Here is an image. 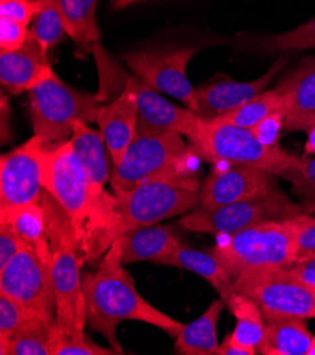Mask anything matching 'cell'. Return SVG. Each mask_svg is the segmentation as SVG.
Returning a JSON list of instances; mask_svg holds the SVG:
<instances>
[{
	"label": "cell",
	"instance_id": "8d00e7d4",
	"mask_svg": "<svg viewBox=\"0 0 315 355\" xmlns=\"http://www.w3.org/2000/svg\"><path fill=\"white\" fill-rule=\"evenodd\" d=\"M315 259V218L309 214L301 217L297 238V262Z\"/></svg>",
	"mask_w": 315,
	"mask_h": 355
},
{
	"label": "cell",
	"instance_id": "8fae6325",
	"mask_svg": "<svg viewBox=\"0 0 315 355\" xmlns=\"http://www.w3.org/2000/svg\"><path fill=\"white\" fill-rule=\"evenodd\" d=\"M201 49V46H184L136 50L125 53L123 61L134 77L154 91L179 99L198 115L197 89L187 77V67Z\"/></svg>",
	"mask_w": 315,
	"mask_h": 355
},
{
	"label": "cell",
	"instance_id": "44dd1931",
	"mask_svg": "<svg viewBox=\"0 0 315 355\" xmlns=\"http://www.w3.org/2000/svg\"><path fill=\"white\" fill-rule=\"evenodd\" d=\"M160 265L186 269L201 276L217 291L226 306L236 295L231 273L213 251H198L180 242L174 248L172 252L161 261Z\"/></svg>",
	"mask_w": 315,
	"mask_h": 355
},
{
	"label": "cell",
	"instance_id": "2e32d148",
	"mask_svg": "<svg viewBox=\"0 0 315 355\" xmlns=\"http://www.w3.org/2000/svg\"><path fill=\"white\" fill-rule=\"evenodd\" d=\"M289 64V55L280 54L266 73L252 81H209L197 89L198 116L208 122L219 119L242 105L258 96L271 84V81L282 73Z\"/></svg>",
	"mask_w": 315,
	"mask_h": 355
},
{
	"label": "cell",
	"instance_id": "4316f807",
	"mask_svg": "<svg viewBox=\"0 0 315 355\" xmlns=\"http://www.w3.org/2000/svg\"><path fill=\"white\" fill-rule=\"evenodd\" d=\"M226 309H229L236 318V324L231 336L236 341L258 349L264 333V317L260 307L251 299L236 292Z\"/></svg>",
	"mask_w": 315,
	"mask_h": 355
},
{
	"label": "cell",
	"instance_id": "f35d334b",
	"mask_svg": "<svg viewBox=\"0 0 315 355\" xmlns=\"http://www.w3.org/2000/svg\"><path fill=\"white\" fill-rule=\"evenodd\" d=\"M258 349L249 345H244L236 341L231 334L226 336L222 344H219L217 349V355H255Z\"/></svg>",
	"mask_w": 315,
	"mask_h": 355
},
{
	"label": "cell",
	"instance_id": "7bdbcfd3",
	"mask_svg": "<svg viewBox=\"0 0 315 355\" xmlns=\"http://www.w3.org/2000/svg\"><path fill=\"white\" fill-rule=\"evenodd\" d=\"M138 2H143V0H111L109 3V8L111 10H122V9H126L127 6H132L134 3H138Z\"/></svg>",
	"mask_w": 315,
	"mask_h": 355
},
{
	"label": "cell",
	"instance_id": "603a6c76",
	"mask_svg": "<svg viewBox=\"0 0 315 355\" xmlns=\"http://www.w3.org/2000/svg\"><path fill=\"white\" fill-rule=\"evenodd\" d=\"M65 33L77 46V55L85 58L100 43L96 24V0H58Z\"/></svg>",
	"mask_w": 315,
	"mask_h": 355
},
{
	"label": "cell",
	"instance_id": "d590c367",
	"mask_svg": "<svg viewBox=\"0 0 315 355\" xmlns=\"http://www.w3.org/2000/svg\"><path fill=\"white\" fill-rule=\"evenodd\" d=\"M37 10V0H0V17L20 21L28 27Z\"/></svg>",
	"mask_w": 315,
	"mask_h": 355
},
{
	"label": "cell",
	"instance_id": "9c48e42d",
	"mask_svg": "<svg viewBox=\"0 0 315 355\" xmlns=\"http://www.w3.org/2000/svg\"><path fill=\"white\" fill-rule=\"evenodd\" d=\"M305 214L282 189H274L264 197L240 201L218 208L197 205L180 220V227L209 235H231L248 227L271 221L289 220Z\"/></svg>",
	"mask_w": 315,
	"mask_h": 355
},
{
	"label": "cell",
	"instance_id": "d6a6232c",
	"mask_svg": "<svg viewBox=\"0 0 315 355\" xmlns=\"http://www.w3.org/2000/svg\"><path fill=\"white\" fill-rule=\"evenodd\" d=\"M28 37V26L0 17V53L20 50Z\"/></svg>",
	"mask_w": 315,
	"mask_h": 355
},
{
	"label": "cell",
	"instance_id": "74e56055",
	"mask_svg": "<svg viewBox=\"0 0 315 355\" xmlns=\"http://www.w3.org/2000/svg\"><path fill=\"white\" fill-rule=\"evenodd\" d=\"M26 245L17 231L8 223H0V269L19 254Z\"/></svg>",
	"mask_w": 315,
	"mask_h": 355
},
{
	"label": "cell",
	"instance_id": "ba28073f",
	"mask_svg": "<svg viewBox=\"0 0 315 355\" xmlns=\"http://www.w3.org/2000/svg\"><path fill=\"white\" fill-rule=\"evenodd\" d=\"M199 159L179 133L146 136L137 133L123 160L112 167L111 186L115 194L126 193L157 177L188 171Z\"/></svg>",
	"mask_w": 315,
	"mask_h": 355
},
{
	"label": "cell",
	"instance_id": "83f0119b",
	"mask_svg": "<svg viewBox=\"0 0 315 355\" xmlns=\"http://www.w3.org/2000/svg\"><path fill=\"white\" fill-rule=\"evenodd\" d=\"M277 111H285V95L278 87L274 89L263 91L249 102L242 105L240 108L219 118V121L252 129L266 116Z\"/></svg>",
	"mask_w": 315,
	"mask_h": 355
},
{
	"label": "cell",
	"instance_id": "6da1fadb",
	"mask_svg": "<svg viewBox=\"0 0 315 355\" xmlns=\"http://www.w3.org/2000/svg\"><path fill=\"white\" fill-rule=\"evenodd\" d=\"M87 326L102 334L118 352L125 354L116 329L122 322H142L177 338L184 324L150 304L134 286L123 268L120 243L115 239L105 252L98 269L82 276Z\"/></svg>",
	"mask_w": 315,
	"mask_h": 355
},
{
	"label": "cell",
	"instance_id": "b9f144b4",
	"mask_svg": "<svg viewBox=\"0 0 315 355\" xmlns=\"http://www.w3.org/2000/svg\"><path fill=\"white\" fill-rule=\"evenodd\" d=\"M305 133H307V141L304 146V153H305V156L315 155V125L312 128H309Z\"/></svg>",
	"mask_w": 315,
	"mask_h": 355
},
{
	"label": "cell",
	"instance_id": "484cf974",
	"mask_svg": "<svg viewBox=\"0 0 315 355\" xmlns=\"http://www.w3.org/2000/svg\"><path fill=\"white\" fill-rule=\"evenodd\" d=\"M60 333L54 322H40L0 345L2 355H54Z\"/></svg>",
	"mask_w": 315,
	"mask_h": 355
},
{
	"label": "cell",
	"instance_id": "5bb4252c",
	"mask_svg": "<svg viewBox=\"0 0 315 355\" xmlns=\"http://www.w3.org/2000/svg\"><path fill=\"white\" fill-rule=\"evenodd\" d=\"M276 177L246 166H215L201 183L199 205L218 208L264 197L277 189Z\"/></svg>",
	"mask_w": 315,
	"mask_h": 355
},
{
	"label": "cell",
	"instance_id": "f546056e",
	"mask_svg": "<svg viewBox=\"0 0 315 355\" xmlns=\"http://www.w3.org/2000/svg\"><path fill=\"white\" fill-rule=\"evenodd\" d=\"M37 5L39 10L28 27V34L48 53V50L54 49L62 40L66 33L62 24L58 0H37Z\"/></svg>",
	"mask_w": 315,
	"mask_h": 355
},
{
	"label": "cell",
	"instance_id": "e575fe53",
	"mask_svg": "<svg viewBox=\"0 0 315 355\" xmlns=\"http://www.w3.org/2000/svg\"><path fill=\"white\" fill-rule=\"evenodd\" d=\"M54 355H120V352L112 347L103 348L85 336L82 340L60 338Z\"/></svg>",
	"mask_w": 315,
	"mask_h": 355
},
{
	"label": "cell",
	"instance_id": "60d3db41",
	"mask_svg": "<svg viewBox=\"0 0 315 355\" xmlns=\"http://www.w3.org/2000/svg\"><path fill=\"white\" fill-rule=\"evenodd\" d=\"M0 112H2V141L3 144H6L8 139L10 140L12 135L10 132H8V129L10 128L8 123H6V119L10 118V105H9V99H8V95L5 92H2V105H0Z\"/></svg>",
	"mask_w": 315,
	"mask_h": 355
},
{
	"label": "cell",
	"instance_id": "8992f818",
	"mask_svg": "<svg viewBox=\"0 0 315 355\" xmlns=\"http://www.w3.org/2000/svg\"><path fill=\"white\" fill-rule=\"evenodd\" d=\"M190 148L199 159L215 166H246L282 179L298 159L282 148L264 146L251 129L219 119L204 121L201 132L190 140Z\"/></svg>",
	"mask_w": 315,
	"mask_h": 355
},
{
	"label": "cell",
	"instance_id": "836d02e7",
	"mask_svg": "<svg viewBox=\"0 0 315 355\" xmlns=\"http://www.w3.org/2000/svg\"><path fill=\"white\" fill-rule=\"evenodd\" d=\"M285 118H286L285 111L273 112L271 115L260 121L256 126H253L251 130L258 137L260 144H263L267 148L278 149L280 148L278 137H280V132L285 129Z\"/></svg>",
	"mask_w": 315,
	"mask_h": 355
},
{
	"label": "cell",
	"instance_id": "ee69618b",
	"mask_svg": "<svg viewBox=\"0 0 315 355\" xmlns=\"http://www.w3.org/2000/svg\"><path fill=\"white\" fill-rule=\"evenodd\" d=\"M308 355H315V337H312V343H311V347H309Z\"/></svg>",
	"mask_w": 315,
	"mask_h": 355
},
{
	"label": "cell",
	"instance_id": "7c38bea8",
	"mask_svg": "<svg viewBox=\"0 0 315 355\" xmlns=\"http://www.w3.org/2000/svg\"><path fill=\"white\" fill-rule=\"evenodd\" d=\"M50 263L27 243L0 269V292L55 322V292Z\"/></svg>",
	"mask_w": 315,
	"mask_h": 355
},
{
	"label": "cell",
	"instance_id": "ffe728a7",
	"mask_svg": "<svg viewBox=\"0 0 315 355\" xmlns=\"http://www.w3.org/2000/svg\"><path fill=\"white\" fill-rule=\"evenodd\" d=\"M116 239L120 243L123 265L136 262H154L160 265L181 242L171 228L157 224L127 231Z\"/></svg>",
	"mask_w": 315,
	"mask_h": 355
},
{
	"label": "cell",
	"instance_id": "cb8c5ba5",
	"mask_svg": "<svg viewBox=\"0 0 315 355\" xmlns=\"http://www.w3.org/2000/svg\"><path fill=\"white\" fill-rule=\"evenodd\" d=\"M0 223L10 224L21 239L51 265L48 225L42 201L0 209Z\"/></svg>",
	"mask_w": 315,
	"mask_h": 355
},
{
	"label": "cell",
	"instance_id": "7a4b0ae2",
	"mask_svg": "<svg viewBox=\"0 0 315 355\" xmlns=\"http://www.w3.org/2000/svg\"><path fill=\"white\" fill-rule=\"evenodd\" d=\"M42 205L46 212L50 250L51 276L55 292V324L60 338L82 340L87 327L85 299L81 276V257L74 225L66 212L47 191H43Z\"/></svg>",
	"mask_w": 315,
	"mask_h": 355
},
{
	"label": "cell",
	"instance_id": "4dcf8cb0",
	"mask_svg": "<svg viewBox=\"0 0 315 355\" xmlns=\"http://www.w3.org/2000/svg\"><path fill=\"white\" fill-rule=\"evenodd\" d=\"M44 320L47 318L42 314L0 292V345L9 343L16 334Z\"/></svg>",
	"mask_w": 315,
	"mask_h": 355
},
{
	"label": "cell",
	"instance_id": "30bf717a",
	"mask_svg": "<svg viewBox=\"0 0 315 355\" xmlns=\"http://www.w3.org/2000/svg\"><path fill=\"white\" fill-rule=\"evenodd\" d=\"M239 295L255 302L263 315L315 318V291L290 269H259L232 277Z\"/></svg>",
	"mask_w": 315,
	"mask_h": 355
},
{
	"label": "cell",
	"instance_id": "d6986e66",
	"mask_svg": "<svg viewBox=\"0 0 315 355\" xmlns=\"http://www.w3.org/2000/svg\"><path fill=\"white\" fill-rule=\"evenodd\" d=\"M285 95V129L307 132L315 125V61L290 73L277 85Z\"/></svg>",
	"mask_w": 315,
	"mask_h": 355
},
{
	"label": "cell",
	"instance_id": "5b68a950",
	"mask_svg": "<svg viewBox=\"0 0 315 355\" xmlns=\"http://www.w3.org/2000/svg\"><path fill=\"white\" fill-rule=\"evenodd\" d=\"M304 214L264 221L231 235L213 248L231 276L259 269H290L297 262V238Z\"/></svg>",
	"mask_w": 315,
	"mask_h": 355
},
{
	"label": "cell",
	"instance_id": "52a82bcc",
	"mask_svg": "<svg viewBox=\"0 0 315 355\" xmlns=\"http://www.w3.org/2000/svg\"><path fill=\"white\" fill-rule=\"evenodd\" d=\"M28 102L34 135L46 145H58L71 139L75 122H96L105 103L99 92L69 87L55 73L28 92Z\"/></svg>",
	"mask_w": 315,
	"mask_h": 355
},
{
	"label": "cell",
	"instance_id": "3957f363",
	"mask_svg": "<svg viewBox=\"0 0 315 355\" xmlns=\"http://www.w3.org/2000/svg\"><path fill=\"white\" fill-rule=\"evenodd\" d=\"M199 189L201 184L194 173L179 171L138 184L126 193L115 194L105 236L107 250L119 235L127 231L187 214L199 205Z\"/></svg>",
	"mask_w": 315,
	"mask_h": 355
},
{
	"label": "cell",
	"instance_id": "d4e9b609",
	"mask_svg": "<svg viewBox=\"0 0 315 355\" xmlns=\"http://www.w3.org/2000/svg\"><path fill=\"white\" fill-rule=\"evenodd\" d=\"M226 304L222 299L214 300L194 322L184 324L174 343V349L181 355H215L219 347L217 326Z\"/></svg>",
	"mask_w": 315,
	"mask_h": 355
},
{
	"label": "cell",
	"instance_id": "ab89813d",
	"mask_svg": "<svg viewBox=\"0 0 315 355\" xmlns=\"http://www.w3.org/2000/svg\"><path fill=\"white\" fill-rule=\"evenodd\" d=\"M290 270L315 291V259L298 262L293 268H290Z\"/></svg>",
	"mask_w": 315,
	"mask_h": 355
},
{
	"label": "cell",
	"instance_id": "7402d4cb",
	"mask_svg": "<svg viewBox=\"0 0 315 355\" xmlns=\"http://www.w3.org/2000/svg\"><path fill=\"white\" fill-rule=\"evenodd\" d=\"M264 333L258 354L263 355H308L312 336L305 320L296 317L263 315Z\"/></svg>",
	"mask_w": 315,
	"mask_h": 355
},
{
	"label": "cell",
	"instance_id": "9a60e30c",
	"mask_svg": "<svg viewBox=\"0 0 315 355\" xmlns=\"http://www.w3.org/2000/svg\"><path fill=\"white\" fill-rule=\"evenodd\" d=\"M137 92V133L157 136L179 133L190 140L197 137L204 121L191 110L167 101L160 92L134 77Z\"/></svg>",
	"mask_w": 315,
	"mask_h": 355
},
{
	"label": "cell",
	"instance_id": "f1b7e54d",
	"mask_svg": "<svg viewBox=\"0 0 315 355\" xmlns=\"http://www.w3.org/2000/svg\"><path fill=\"white\" fill-rule=\"evenodd\" d=\"M253 47L264 54H289L293 51L315 50V16L286 33L269 34L256 39Z\"/></svg>",
	"mask_w": 315,
	"mask_h": 355
},
{
	"label": "cell",
	"instance_id": "4fadbf2b",
	"mask_svg": "<svg viewBox=\"0 0 315 355\" xmlns=\"http://www.w3.org/2000/svg\"><path fill=\"white\" fill-rule=\"evenodd\" d=\"M51 145L33 135L0 159V209L40 202Z\"/></svg>",
	"mask_w": 315,
	"mask_h": 355
},
{
	"label": "cell",
	"instance_id": "1f68e13d",
	"mask_svg": "<svg viewBox=\"0 0 315 355\" xmlns=\"http://www.w3.org/2000/svg\"><path fill=\"white\" fill-rule=\"evenodd\" d=\"M285 180L291 183V194L303 207L305 214L315 212V159L298 157Z\"/></svg>",
	"mask_w": 315,
	"mask_h": 355
},
{
	"label": "cell",
	"instance_id": "ac0fdd59",
	"mask_svg": "<svg viewBox=\"0 0 315 355\" xmlns=\"http://www.w3.org/2000/svg\"><path fill=\"white\" fill-rule=\"evenodd\" d=\"M53 74L47 51L30 34L20 50L0 53V83L12 95L30 92Z\"/></svg>",
	"mask_w": 315,
	"mask_h": 355
},
{
	"label": "cell",
	"instance_id": "e0dca14e",
	"mask_svg": "<svg viewBox=\"0 0 315 355\" xmlns=\"http://www.w3.org/2000/svg\"><path fill=\"white\" fill-rule=\"evenodd\" d=\"M71 141L73 150L84 167V171L88 177L89 189L92 198L100 212V216L105 223V236L109 227L111 220V209L114 204L115 196L108 194L105 191V186L111 182V173L109 162H108V149L105 144L103 136L100 132L92 129L89 123L85 122H75L73 129V136L69 139ZM105 236H103V246H105ZM105 251L107 246H105Z\"/></svg>",
	"mask_w": 315,
	"mask_h": 355
},
{
	"label": "cell",
	"instance_id": "277c9868",
	"mask_svg": "<svg viewBox=\"0 0 315 355\" xmlns=\"http://www.w3.org/2000/svg\"><path fill=\"white\" fill-rule=\"evenodd\" d=\"M43 187L71 220L81 261L95 259L107 252L103 246L105 223L92 198L88 177L69 140L50 146Z\"/></svg>",
	"mask_w": 315,
	"mask_h": 355
}]
</instances>
